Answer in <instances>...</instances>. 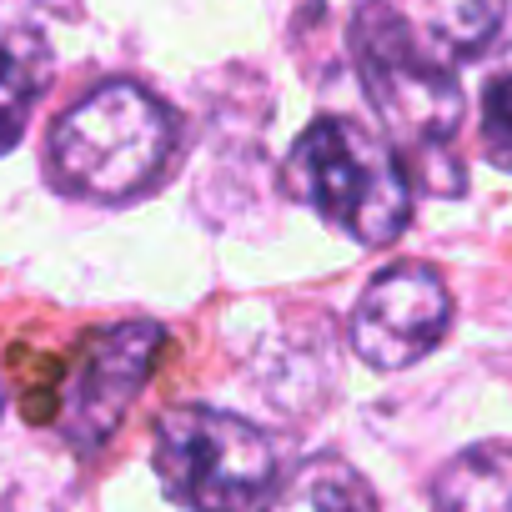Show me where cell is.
Instances as JSON below:
<instances>
[{"label":"cell","mask_w":512,"mask_h":512,"mask_svg":"<svg viewBox=\"0 0 512 512\" xmlns=\"http://www.w3.org/2000/svg\"><path fill=\"white\" fill-rule=\"evenodd\" d=\"M387 6L447 66L477 61L507 21V0H387Z\"/></svg>","instance_id":"52a82bcc"},{"label":"cell","mask_w":512,"mask_h":512,"mask_svg":"<svg viewBox=\"0 0 512 512\" xmlns=\"http://www.w3.org/2000/svg\"><path fill=\"white\" fill-rule=\"evenodd\" d=\"M51 66V46L36 31H0V151H11L26 136V121L51 86Z\"/></svg>","instance_id":"9c48e42d"},{"label":"cell","mask_w":512,"mask_h":512,"mask_svg":"<svg viewBox=\"0 0 512 512\" xmlns=\"http://www.w3.org/2000/svg\"><path fill=\"white\" fill-rule=\"evenodd\" d=\"M0 412H6V387H0Z\"/></svg>","instance_id":"7c38bea8"},{"label":"cell","mask_w":512,"mask_h":512,"mask_svg":"<svg viewBox=\"0 0 512 512\" xmlns=\"http://www.w3.org/2000/svg\"><path fill=\"white\" fill-rule=\"evenodd\" d=\"M161 347H166V332L151 322H121L86 342L66 382V407H61V432L76 452H96L121 427Z\"/></svg>","instance_id":"5b68a950"},{"label":"cell","mask_w":512,"mask_h":512,"mask_svg":"<svg viewBox=\"0 0 512 512\" xmlns=\"http://www.w3.org/2000/svg\"><path fill=\"white\" fill-rule=\"evenodd\" d=\"M477 131H482V151L512 171V46L492 61L482 96H477Z\"/></svg>","instance_id":"8fae6325"},{"label":"cell","mask_w":512,"mask_h":512,"mask_svg":"<svg viewBox=\"0 0 512 512\" xmlns=\"http://www.w3.org/2000/svg\"><path fill=\"white\" fill-rule=\"evenodd\" d=\"M262 512H377V497L367 477L337 457L302 462L267 502Z\"/></svg>","instance_id":"30bf717a"},{"label":"cell","mask_w":512,"mask_h":512,"mask_svg":"<svg viewBox=\"0 0 512 512\" xmlns=\"http://www.w3.org/2000/svg\"><path fill=\"white\" fill-rule=\"evenodd\" d=\"M287 186L327 226L362 246L392 241L412 216V191L397 156L347 116H322L297 136L287 156Z\"/></svg>","instance_id":"7a4b0ae2"},{"label":"cell","mask_w":512,"mask_h":512,"mask_svg":"<svg viewBox=\"0 0 512 512\" xmlns=\"http://www.w3.org/2000/svg\"><path fill=\"white\" fill-rule=\"evenodd\" d=\"M437 512H512V447L477 442L457 452L432 482Z\"/></svg>","instance_id":"ba28073f"},{"label":"cell","mask_w":512,"mask_h":512,"mask_svg":"<svg viewBox=\"0 0 512 512\" xmlns=\"http://www.w3.org/2000/svg\"><path fill=\"white\" fill-rule=\"evenodd\" d=\"M176 116L136 81H106L51 131V176L86 201H131L171 161Z\"/></svg>","instance_id":"6da1fadb"},{"label":"cell","mask_w":512,"mask_h":512,"mask_svg":"<svg viewBox=\"0 0 512 512\" xmlns=\"http://www.w3.org/2000/svg\"><path fill=\"white\" fill-rule=\"evenodd\" d=\"M151 457L166 492L191 512H246L277 472L262 427L216 407H171L156 422Z\"/></svg>","instance_id":"277c9868"},{"label":"cell","mask_w":512,"mask_h":512,"mask_svg":"<svg viewBox=\"0 0 512 512\" xmlns=\"http://www.w3.org/2000/svg\"><path fill=\"white\" fill-rule=\"evenodd\" d=\"M352 56L367 101L387 131L412 151H437L462 126V86L447 61H437L387 0H362L352 16Z\"/></svg>","instance_id":"3957f363"},{"label":"cell","mask_w":512,"mask_h":512,"mask_svg":"<svg viewBox=\"0 0 512 512\" xmlns=\"http://www.w3.org/2000/svg\"><path fill=\"white\" fill-rule=\"evenodd\" d=\"M452 322L447 282L427 262H397L372 277L352 312V347L367 367L397 372L427 357Z\"/></svg>","instance_id":"8992f818"}]
</instances>
